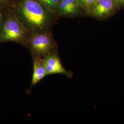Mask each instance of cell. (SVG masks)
<instances>
[{
  "mask_svg": "<svg viewBox=\"0 0 124 124\" xmlns=\"http://www.w3.org/2000/svg\"><path fill=\"white\" fill-rule=\"evenodd\" d=\"M18 11L23 25L27 30L41 31L48 26L50 19L48 14L42 5L35 0H22Z\"/></svg>",
  "mask_w": 124,
  "mask_h": 124,
  "instance_id": "obj_1",
  "label": "cell"
},
{
  "mask_svg": "<svg viewBox=\"0 0 124 124\" xmlns=\"http://www.w3.org/2000/svg\"><path fill=\"white\" fill-rule=\"evenodd\" d=\"M44 31L33 32L34 33L27 39L25 45L30 50L32 56L44 58L58 52L57 45L52 36Z\"/></svg>",
  "mask_w": 124,
  "mask_h": 124,
  "instance_id": "obj_2",
  "label": "cell"
},
{
  "mask_svg": "<svg viewBox=\"0 0 124 124\" xmlns=\"http://www.w3.org/2000/svg\"><path fill=\"white\" fill-rule=\"evenodd\" d=\"M26 29L16 18L8 16L0 30V42H15L25 45Z\"/></svg>",
  "mask_w": 124,
  "mask_h": 124,
  "instance_id": "obj_3",
  "label": "cell"
},
{
  "mask_svg": "<svg viewBox=\"0 0 124 124\" xmlns=\"http://www.w3.org/2000/svg\"><path fill=\"white\" fill-rule=\"evenodd\" d=\"M43 58L47 75L59 74L69 78L72 77V73L68 71L63 66L58 52L51 53Z\"/></svg>",
  "mask_w": 124,
  "mask_h": 124,
  "instance_id": "obj_4",
  "label": "cell"
},
{
  "mask_svg": "<svg viewBox=\"0 0 124 124\" xmlns=\"http://www.w3.org/2000/svg\"><path fill=\"white\" fill-rule=\"evenodd\" d=\"M33 74L31 87L35 86L47 76L43 58L32 56Z\"/></svg>",
  "mask_w": 124,
  "mask_h": 124,
  "instance_id": "obj_5",
  "label": "cell"
},
{
  "mask_svg": "<svg viewBox=\"0 0 124 124\" xmlns=\"http://www.w3.org/2000/svg\"><path fill=\"white\" fill-rule=\"evenodd\" d=\"M114 8L113 0H95L92 5V13L96 17L104 18L110 14Z\"/></svg>",
  "mask_w": 124,
  "mask_h": 124,
  "instance_id": "obj_6",
  "label": "cell"
},
{
  "mask_svg": "<svg viewBox=\"0 0 124 124\" xmlns=\"http://www.w3.org/2000/svg\"><path fill=\"white\" fill-rule=\"evenodd\" d=\"M59 8L60 11L63 14H71L75 13L76 11V10L74 9L71 7L62 2V1L59 3Z\"/></svg>",
  "mask_w": 124,
  "mask_h": 124,
  "instance_id": "obj_7",
  "label": "cell"
},
{
  "mask_svg": "<svg viewBox=\"0 0 124 124\" xmlns=\"http://www.w3.org/2000/svg\"><path fill=\"white\" fill-rule=\"evenodd\" d=\"M62 2L77 10L78 4L77 0H61Z\"/></svg>",
  "mask_w": 124,
  "mask_h": 124,
  "instance_id": "obj_8",
  "label": "cell"
},
{
  "mask_svg": "<svg viewBox=\"0 0 124 124\" xmlns=\"http://www.w3.org/2000/svg\"><path fill=\"white\" fill-rule=\"evenodd\" d=\"M60 0H43L42 1L49 8H54L58 4Z\"/></svg>",
  "mask_w": 124,
  "mask_h": 124,
  "instance_id": "obj_9",
  "label": "cell"
},
{
  "mask_svg": "<svg viewBox=\"0 0 124 124\" xmlns=\"http://www.w3.org/2000/svg\"><path fill=\"white\" fill-rule=\"evenodd\" d=\"M95 0H84V3L88 6H92Z\"/></svg>",
  "mask_w": 124,
  "mask_h": 124,
  "instance_id": "obj_10",
  "label": "cell"
},
{
  "mask_svg": "<svg viewBox=\"0 0 124 124\" xmlns=\"http://www.w3.org/2000/svg\"><path fill=\"white\" fill-rule=\"evenodd\" d=\"M4 22V20H3V14L0 11V28L1 27V26L2 25V23Z\"/></svg>",
  "mask_w": 124,
  "mask_h": 124,
  "instance_id": "obj_11",
  "label": "cell"
},
{
  "mask_svg": "<svg viewBox=\"0 0 124 124\" xmlns=\"http://www.w3.org/2000/svg\"><path fill=\"white\" fill-rule=\"evenodd\" d=\"M8 1V0H0V7L5 4Z\"/></svg>",
  "mask_w": 124,
  "mask_h": 124,
  "instance_id": "obj_12",
  "label": "cell"
},
{
  "mask_svg": "<svg viewBox=\"0 0 124 124\" xmlns=\"http://www.w3.org/2000/svg\"><path fill=\"white\" fill-rule=\"evenodd\" d=\"M117 2L120 4H124V0H116Z\"/></svg>",
  "mask_w": 124,
  "mask_h": 124,
  "instance_id": "obj_13",
  "label": "cell"
},
{
  "mask_svg": "<svg viewBox=\"0 0 124 124\" xmlns=\"http://www.w3.org/2000/svg\"><path fill=\"white\" fill-rule=\"evenodd\" d=\"M81 1L82 2H84V0H81Z\"/></svg>",
  "mask_w": 124,
  "mask_h": 124,
  "instance_id": "obj_14",
  "label": "cell"
},
{
  "mask_svg": "<svg viewBox=\"0 0 124 124\" xmlns=\"http://www.w3.org/2000/svg\"><path fill=\"white\" fill-rule=\"evenodd\" d=\"M41 0V1H42V0Z\"/></svg>",
  "mask_w": 124,
  "mask_h": 124,
  "instance_id": "obj_15",
  "label": "cell"
}]
</instances>
